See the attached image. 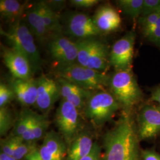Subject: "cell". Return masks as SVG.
Masks as SVG:
<instances>
[{"instance_id": "1", "label": "cell", "mask_w": 160, "mask_h": 160, "mask_svg": "<svg viewBox=\"0 0 160 160\" xmlns=\"http://www.w3.org/2000/svg\"><path fill=\"white\" fill-rule=\"evenodd\" d=\"M138 139L131 117L125 113L104 135L103 160H142Z\"/></svg>"}, {"instance_id": "2", "label": "cell", "mask_w": 160, "mask_h": 160, "mask_svg": "<svg viewBox=\"0 0 160 160\" xmlns=\"http://www.w3.org/2000/svg\"><path fill=\"white\" fill-rule=\"evenodd\" d=\"M0 32L9 41L12 48L27 58L33 72L40 71L42 66V59L35 44L34 36L27 23L20 20L12 24L8 31L1 28Z\"/></svg>"}, {"instance_id": "3", "label": "cell", "mask_w": 160, "mask_h": 160, "mask_svg": "<svg viewBox=\"0 0 160 160\" xmlns=\"http://www.w3.org/2000/svg\"><path fill=\"white\" fill-rule=\"evenodd\" d=\"M57 78L70 81L88 90H103L109 86L110 77L106 73L83 67L78 63L58 66L55 69Z\"/></svg>"}, {"instance_id": "4", "label": "cell", "mask_w": 160, "mask_h": 160, "mask_svg": "<svg viewBox=\"0 0 160 160\" xmlns=\"http://www.w3.org/2000/svg\"><path fill=\"white\" fill-rule=\"evenodd\" d=\"M109 87L111 93L126 109L131 108L142 98V92L132 69L115 71L110 77Z\"/></svg>"}, {"instance_id": "5", "label": "cell", "mask_w": 160, "mask_h": 160, "mask_svg": "<svg viewBox=\"0 0 160 160\" xmlns=\"http://www.w3.org/2000/svg\"><path fill=\"white\" fill-rule=\"evenodd\" d=\"M120 106L111 92L98 90L94 92L88 98L83 112L92 124L100 126L111 119Z\"/></svg>"}, {"instance_id": "6", "label": "cell", "mask_w": 160, "mask_h": 160, "mask_svg": "<svg viewBox=\"0 0 160 160\" xmlns=\"http://www.w3.org/2000/svg\"><path fill=\"white\" fill-rule=\"evenodd\" d=\"M77 62L88 68L106 73L109 67L110 52L108 46L96 38L77 41Z\"/></svg>"}, {"instance_id": "7", "label": "cell", "mask_w": 160, "mask_h": 160, "mask_svg": "<svg viewBox=\"0 0 160 160\" xmlns=\"http://www.w3.org/2000/svg\"><path fill=\"white\" fill-rule=\"evenodd\" d=\"M79 110L68 102L62 99L55 116V122L60 135L69 146L80 133Z\"/></svg>"}, {"instance_id": "8", "label": "cell", "mask_w": 160, "mask_h": 160, "mask_svg": "<svg viewBox=\"0 0 160 160\" xmlns=\"http://www.w3.org/2000/svg\"><path fill=\"white\" fill-rule=\"evenodd\" d=\"M136 34L131 30L117 40L109 54V62L115 71L132 69Z\"/></svg>"}, {"instance_id": "9", "label": "cell", "mask_w": 160, "mask_h": 160, "mask_svg": "<svg viewBox=\"0 0 160 160\" xmlns=\"http://www.w3.org/2000/svg\"><path fill=\"white\" fill-rule=\"evenodd\" d=\"M48 49L53 60L58 66L77 63L78 45L62 34L54 35L48 43Z\"/></svg>"}, {"instance_id": "10", "label": "cell", "mask_w": 160, "mask_h": 160, "mask_svg": "<svg viewBox=\"0 0 160 160\" xmlns=\"http://www.w3.org/2000/svg\"><path fill=\"white\" fill-rule=\"evenodd\" d=\"M1 47L3 62L14 78L21 80L32 78L33 71L27 58L13 48L2 45Z\"/></svg>"}, {"instance_id": "11", "label": "cell", "mask_w": 160, "mask_h": 160, "mask_svg": "<svg viewBox=\"0 0 160 160\" xmlns=\"http://www.w3.org/2000/svg\"><path fill=\"white\" fill-rule=\"evenodd\" d=\"M67 29L69 34L78 40L95 38L102 34L93 19L81 12L71 13L67 17Z\"/></svg>"}, {"instance_id": "12", "label": "cell", "mask_w": 160, "mask_h": 160, "mask_svg": "<svg viewBox=\"0 0 160 160\" xmlns=\"http://www.w3.org/2000/svg\"><path fill=\"white\" fill-rule=\"evenodd\" d=\"M36 81L38 95L36 106L43 114H46L61 97L59 86L57 81L46 75H42Z\"/></svg>"}, {"instance_id": "13", "label": "cell", "mask_w": 160, "mask_h": 160, "mask_svg": "<svg viewBox=\"0 0 160 160\" xmlns=\"http://www.w3.org/2000/svg\"><path fill=\"white\" fill-rule=\"evenodd\" d=\"M160 132V108L152 105L144 106L138 116L139 139H150L157 136Z\"/></svg>"}, {"instance_id": "14", "label": "cell", "mask_w": 160, "mask_h": 160, "mask_svg": "<svg viewBox=\"0 0 160 160\" xmlns=\"http://www.w3.org/2000/svg\"><path fill=\"white\" fill-rule=\"evenodd\" d=\"M57 81L62 99L72 104L80 112L83 111L87 100L94 92L83 88L63 78H57Z\"/></svg>"}, {"instance_id": "15", "label": "cell", "mask_w": 160, "mask_h": 160, "mask_svg": "<svg viewBox=\"0 0 160 160\" xmlns=\"http://www.w3.org/2000/svg\"><path fill=\"white\" fill-rule=\"evenodd\" d=\"M92 19L102 33H108L117 30L120 28L122 22L119 12L109 4L99 7Z\"/></svg>"}, {"instance_id": "16", "label": "cell", "mask_w": 160, "mask_h": 160, "mask_svg": "<svg viewBox=\"0 0 160 160\" xmlns=\"http://www.w3.org/2000/svg\"><path fill=\"white\" fill-rule=\"evenodd\" d=\"M11 87L16 94L18 101L23 106L36 105L38 95L36 80L16 79L12 82Z\"/></svg>"}, {"instance_id": "17", "label": "cell", "mask_w": 160, "mask_h": 160, "mask_svg": "<svg viewBox=\"0 0 160 160\" xmlns=\"http://www.w3.org/2000/svg\"><path fill=\"white\" fill-rule=\"evenodd\" d=\"M26 18L27 24L34 38L40 43H48L52 35L45 26L37 2L27 10Z\"/></svg>"}, {"instance_id": "18", "label": "cell", "mask_w": 160, "mask_h": 160, "mask_svg": "<svg viewBox=\"0 0 160 160\" xmlns=\"http://www.w3.org/2000/svg\"><path fill=\"white\" fill-rule=\"evenodd\" d=\"M93 143L91 135L87 132H80L69 146L67 160H80L92 151Z\"/></svg>"}, {"instance_id": "19", "label": "cell", "mask_w": 160, "mask_h": 160, "mask_svg": "<svg viewBox=\"0 0 160 160\" xmlns=\"http://www.w3.org/2000/svg\"><path fill=\"white\" fill-rule=\"evenodd\" d=\"M37 3L45 26L52 36L62 34V26L57 12L48 5L46 1H42Z\"/></svg>"}, {"instance_id": "20", "label": "cell", "mask_w": 160, "mask_h": 160, "mask_svg": "<svg viewBox=\"0 0 160 160\" xmlns=\"http://www.w3.org/2000/svg\"><path fill=\"white\" fill-rule=\"evenodd\" d=\"M25 11V5L16 0H1L0 14L1 17L12 24L20 20Z\"/></svg>"}, {"instance_id": "21", "label": "cell", "mask_w": 160, "mask_h": 160, "mask_svg": "<svg viewBox=\"0 0 160 160\" xmlns=\"http://www.w3.org/2000/svg\"><path fill=\"white\" fill-rule=\"evenodd\" d=\"M42 143L55 160H63L67 151L66 143L60 134L53 131L47 132Z\"/></svg>"}, {"instance_id": "22", "label": "cell", "mask_w": 160, "mask_h": 160, "mask_svg": "<svg viewBox=\"0 0 160 160\" xmlns=\"http://www.w3.org/2000/svg\"><path fill=\"white\" fill-rule=\"evenodd\" d=\"M34 113V112L28 109H24L21 112L14 124V135L20 138L23 136L31 124Z\"/></svg>"}, {"instance_id": "23", "label": "cell", "mask_w": 160, "mask_h": 160, "mask_svg": "<svg viewBox=\"0 0 160 160\" xmlns=\"http://www.w3.org/2000/svg\"><path fill=\"white\" fill-rule=\"evenodd\" d=\"M117 4L122 12L133 20L142 14L143 0H119Z\"/></svg>"}, {"instance_id": "24", "label": "cell", "mask_w": 160, "mask_h": 160, "mask_svg": "<svg viewBox=\"0 0 160 160\" xmlns=\"http://www.w3.org/2000/svg\"><path fill=\"white\" fill-rule=\"evenodd\" d=\"M49 124V120L45 114H38L34 112L32 122V132L35 142L45 136Z\"/></svg>"}, {"instance_id": "25", "label": "cell", "mask_w": 160, "mask_h": 160, "mask_svg": "<svg viewBox=\"0 0 160 160\" xmlns=\"http://www.w3.org/2000/svg\"><path fill=\"white\" fill-rule=\"evenodd\" d=\"M14 147L12 157L17 160L25 158L29 153L36 148L34 143H29L23 141L21 138L14 135Z\"/></svg>"}, {"instance_id": "26", "label": "cell", "mask_w": 160, "mask_h": 160, "mask_svg": "<svg viewBox=\"0 0 160 160\" xmlns=\"http://www.w3.org/2000/svg\"><path fill=\"white\" fill-rule=\"evenodd\" d=\"M160 16V11L151 13L146 16H141L139 18V23L142 29L143 35L148 38L151 32Z\"/></svg>"}, {"instance_id": "27", "label": "cell", "mask_w": 160, "mask_h": 160, "mask_svg": "<svg viewBox=\"0 0 160 160\" xmlns=\"http://www.w3.org/2000/svg\"><path fill=\"white\" fill-rule=\"evenodd\" d=\"M13 118L12 112L7 106L0 108V135L4 136L12 128Z\"/></svg>"}, {"instance_id": "28", "label": "cell", "mask_w": 160, "mask_h": 160, "mask_svg": "<svg viewBox=\"0 0 160 160\" xmlns=\"http://www.w3.org/2000/svg\"><path fill=\"white\" fill-rule=\"evenodd\" d=\"M15 98H16V94L12 87L1 82L0 84V108L6 107Z\"/></svg>"}, {"instance_id": "29", "label": "cell", "mask_w": 160, "mask_h": 160, "mask_svg": "<svg viewBox=\"0 0 160 160\" xmlns=\"http://www.w3.org/2000/svg\"><path fill=\"white\" fill-rule=\"evenodd\" d=\"M160 11V0H143L141 16Z\"/></svg>"}, {"instance_id": "30", "label": "cell", "mask_w": 160, "mask_h": 160, "mask_svg": "<svg viewBox=\"0 0 160 160\" xmlns=\"http://www.w3.org/2000/svg\"><path fill=\"white\" fill-rule=\"evenodd\" d=\"M14 147V137L13 135L11 137L1 141V152L12 157Z\"/></svg>"}, {"instance_id": "31", "label": "cell", "mask_w": 160, "mask_h": 160, "mask_svg": "<svg viewBox=\"0 0 160 160\" xmlns=\"http://www.w3.org/2000/svg\"><path fill=\"white\" fill-rule=\"evenodd\" d=\"M147 38L150 42L160 47V16Z\"/></svg>"}, {"instance_id": "32", "label": "cell", "mask_w": 160, "mask_h": 160, "mask_svg": "<svg viewBox=\"0 0 160 160\" xmlns=\"http://www.w3.org/2000/svg\"><path fill=\"white\" fill-rule=\"evenodd\" d=\"M98 0H72L71 3L77 7L90 8L98 3Z\"/></svg>"}, {"instance_id": "33", "label": "cell", "mask_w": 160, "mask_h": 160, "mask_svg": "<svg viewBox=\"0 0 160 160\" xmlns=\"http://www.w3.org/2000/svg\"><path fill=\"white\" fill-rule=\"evenodd\" d=\"M80 160H100L99 146L97 143H94L90 152Z\"/></svg>"}, {"instance_id": "34", "label": "cell", "mask_w": 160, "mask_h": 160, "mask_svg": "<svg viewBox=\"0 0 160 160\" xmlns=\"http://www.w3.org/2000/svg\"><path fill=\"white\" fill-rule=\"evenodd\" d=\"M142 160H160V155L154 151L145 150L141 153Z\"/></svg>"}, {"instance_id": "35", "label": "cell", "mask_w": 160, "mask_h": 160, "mask_svg": "<svg viewBox=\"0 0 160 160\" xmlns=\"http://www.w3.org/2000/svg\"><path fill=\"white\" fill-rule=\"evenodd\" d=\"M48 5L51 7L56 12L57 10H60L63 8L65 1H46Z\"/></svg>"}, {"instance_id": "36", "label": "cell", "mask_w": 160, "mask_h": 160, "mask_svg": "<svg viewBox=\"0 0 160 160\" xmlns=\"http://www.w3.org/2000/svg\"><path fill=\"white\" fill-rule=\"evenodd\" d=\"M25 158L26 160H43L40 155L39 149L37 148L34 149L30 153H29Z\"/></svg>"}, {"instance_id": "37", "label": "cell", "mask_w": 160, "mask_h": 160, "mask_svg": "<svg viewBox=\"0 0 160 160\" xmlns=\"http://www.w3.org/2000/svg\"><path fill=\"white\" fill-rule=\"evenodd\" d=\"M151 99L159 104L160 108V86L159 87L155 88L152 92Z\"/></svg>"}, {"instance_id": "38", "label": "cell", "mask_w": 160, "mask_h": 160, "mask_svg": "<svg viewBox=\"0 0 160 160\" xmlns=\"http://www.w3.org/2000/svg\"><path fill=\"white\" fill-rule=\"evenodd\" d=\"M0 160H17L14 158L13 157L8 155L4 154L1 152L0 154Z\"/></svg>"}]
</instances>
